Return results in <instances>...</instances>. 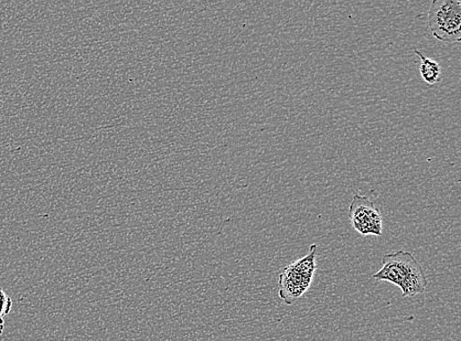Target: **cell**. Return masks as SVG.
I'll return each instance as SVG.
<instances>
[{
	"label": "cell",
	"mask_w": 461,
	"mask_h": 341,
	"mask_svg": "<svg viewBox=\"0 0 461 341\" xmlns=\"http://www.w3.org/2000/svg\"><path fill=\"white\" fill-rule=\"evenodd\" d=\"M349 219L353 228L361 236H382L383 218L374 202L366 196H353L349 207Z\"/></svg>",
	"instance_id": "4"
},
{
	"label": "cell",
	"mask_w": 461,
	"mask_h": 341,
	"mask_svg": "<svg viewBox=\"0 0 461 341\" xmlns=\"http://www.w3.org/2000/svg\"><path fill=\"white\" fill-rule=\"evenodd\" d=\"M5 330V319H0V337L3 336Z\"/></svg>",
	"instance_id": "7"
},
{
	"label": "cell",
	"mask_w": 461,
	"mask_h": 341,
	"mask_svg": "<svg viewBox=\"0 0 461 341\" xmlns=\"http://www.w3.org/2000/svg\"><path fill=\"white\" fill-rule=\"evenodd\" d=\"M433 36L447 44L461 40L460 0H434L428 13Z\"/></svg>",
	"instance_id": "3"
},
{
	"label": "cell",
	"mask_w": 461,
	"mask_h": 341,
	"mask_svg": "<svg viewBox=\"0 0 461 341\" xmlns=\"http://www.w3.org/2000/svg\"><path fill=\"white\" fill-rule=\"evenodd\" d=\"M373 279L400 287L405 298L425 292L428 286L421 264L412 253L403 250L384 255L382 268L373 275Z\"/></svg>",
	"instance_id": "1"
},
{
	"label": "cell",
	"mask_w": 461,
	"mask_h": 341,
	"mask_svg": "<svg viewBox=\"0 0 461 341\" xmlns=\"http://www.w3.org/2000/svg\"><path fill=\"white\" fill-rule=\"evenodd\" d=\"M414 52L421 59L420 70L422 79L428 85L438 83L439 78H441V67H439V64L432 58H426L417 49H414Z\"/></svg>",
	"instance_id": "5"
},
{
	"label": "cell",
	"mask_w": 461,
	"mask_h": 341,
	"mask_svg": "<svg viewBox=\"0 0 461 341\" xmlns=\"http://www.w3.org/2000/svg\"><path fill=\"white\" fill-rule=\"evenodd\" d=\"M13 305L12 298L5 293L3 287H0V319H4L12 312Z\"/></svg>",
	"instance_id": "6"
},
{
	"label": "cell",
	"mask_w": 461,
	"mask_h": 341,
	"mask_svg": "<svg viewBox=\"0 0 461 341\" xmlns=\"http://www.w3.org/2000/svg\"><path fill=\"white\" fill-rule=\"evenodd\" d=\"M317 244L311 245L304 257L287 265L280 274L278 296L285 304H294L310 289L317 270Z\"/></svg>",
	"instance_id": "2"
}]
</instances>
